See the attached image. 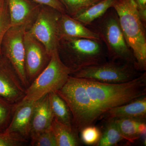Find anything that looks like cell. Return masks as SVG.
Wrapping results in <instances>:
<instances>
[{"instance_id":"cell-1","label":"cell","mask_w":146,"mask_h":146,"mask_svg":"<svg viewBox=\"0 0 146 146\" xmlns=\"http://www.w3.org/2000/svg\"><path fill=\"white\" fill-rule=\"evenodd\" d=\"M56 92L70 109L73 128L80 132L84 128L94 125L111 108L145 96L146 72L131 81L119 84L70 76L65 85Z\"/></svg>"},{"instance_id":"cell-2","label":"cell","mask_w":146,"mask_h":146,"mask_svg":"<svg viewBox=\"0 0 146 146\" xmlns=\"http://www.w3.org/2000/svg\"><path fill=\"white\" fill-rule=\"evenodd\" d=\"M112 7L117 14L120 26L133 53L136 69L146 70V27L142 23L134 0H116Z\"/></svg>"},{"instance_id":"cell-3","label":"cell","mask_w":146,"mask_h":146,"mask_svg":"<svg viewBox=\"0 0 146 146\" xmlns=\"http://www.w3.org/2000/svg\"><path fill=\"white\" fill-rule=\"evenodd\" d=\"M86 27L96 33L104 44L108 60L129 63L136 67L133 53L127 43L117 14L113 7Z\"/></svg>"},{"instance_id":"cell-4","label":"cell","mask_w":146,"mask_h":146,"mask_svg":"<svg viewBox=\"0 0 146 146\" xmlns=\"http://www.w3.org/2000/svg\"><path fill=\"white\" fill-rule=\"evenodd\" d=\"M58 54L72 73L107 60L106 47L100 39L60 38Z\"/></svg>"},{"instance_id":"cell-5","label":"cell","mask_w":146,"mask_h":146,"mask_svg":"<svg viewBox=\"0 0 146 146\" xmlns=\"http://www.w3.org/2000/svg\"><path fill=\"white\" fill-rule=\"evenodd\" d=\"M70 68L60 59L58 51L52 53L49 63L26 90L23 100L36 101L61 89L70 76Z\"/></svg>"},{"instance_id":"cell-6","label":"cell","mask_w":146,"mask_h":146,"mask_svg":"<svg viewBox=\"0 0 146 146\" xmlns=\"http://www.w3.org/2000/svg\"><path fill=\"white\" fill-rule=\"evenodd\" d=\"M141 72L132 64L106 60L84 68L70 76L103 83L119 84L133 80L141 75Z\"/></svg>"},{"instance_id":"cell-7","label":"cell","mask_w":146,"mask_h":146,"mask_svg":"<svg viewBox=\"0 0 146 146\" xmlns=\"http://www.w3.org/2000/svg\"><path fill=\"white\" fill-rule=\"evenodd\" d=\"M62 13L50 7L42 5L35 22L28 30L44 45L50 55L58 49L59 21Z\"/></svg>"},{"instance_id":"cell-8","label":"cell","mask_w":146,"mask_h":146,"mask_svg":"<svg viewBox=\"0 0 146 146\" xmlns=\"http://www.w3.org/2000/svg\"><path fill=\"white\" fill-rule=\"evenodd\" d=\"M26 30L23 26L11 27L5 35L1 49V54L10 62L26 89L29 86L25 66L24 35Z\"/></svg>"},{"instance_id":"cell-9","label":"cell","mask_w":146,"mask_h":146,"mask_svg":"<svg viewBox=\"0 0 146 146\" xmlns=\"http://www.w3.org/2000/svg\"><path fill=\"white\" fill-rule=\"evenodd\" d=\"M24 44L25 69L29 86L46 68L51 55L48 52L44 45L28 30L25 32Z\"/></svg>"},{"instance_id":"cell-10","label":"cell","mask_w":146,"mask_h":146,"mask_svg":"<svg viewBox=\"0 0 146 146\" xmlns=\"http://www.w3.org/2000/svg\"><path fill=\"white\" fill-rule=\"evenodd\" d=\"M26 90L10 62L0 55V97L17 104L25 96Z\"/></svg>"},{"instance_id":"cell-11","label":"cell","mask_w":146,"mask_h":146,"mask_svg":"<svg viewBox=\"0 0 146 146\" xmlns=\"http://www.w3.org/2000/svg\"><path fill=\"white\" fill-rule=\"evenodd\" d=\"M11 27L23 26L29 30L35 22L42 5L31 0H6Z\"/></svg>"},{"instance_id":"cell-12","label":"cell","mask_w":146,"mask_h":146,"mask_svg":"<svg viewBox=\"0 0 146 146\" xmlns=\"http://www.w3.org/2000/svg\"><path fill=\"white\" fill-rule=\"evenodd\" d=\"M35 103L36 101L23 100L17 104L6 132L18 133L29 140Z\"/></svg>"},{"instance_id":"cell-13","label":"cell","mask_w":146,"mask_h":146,"mask_svg":"<svg viewBox=\"0 0 146 146\" xmlns=\"http://www.w3.org/2000/svg\"><path fill=\"white\" fill-rule=\"evenodd\" d=\"M54 118L48 94L35 103L30 129L31 144L40 133L50 128Z\"/></svg>"},{"instance_id":"cell-14","label":"cell","mask_w":146,"mask_h":146,"mask_svg":"<svg viewBox=\"0 0 146 146\" xmlns=\"http://www.w3.org/2000/svg\"><path fill=\"white\" fill-rule=\"evenodd\" d=\"M146 117V97L144 96L132 101L111 108L102 118L108 120L132 118L144 120Z\"/></svg>"},{"instance_id":"cell-15","label":"cell","mask_w":146,"mask_h":146,"mask_svg":"<svg viewBox=\"0 0 146 146\" xmlns=\"http://www.w3.org/2000/svg\"><path fill=\"white\" fill-rule=\"evenodd\" d=\"M59 33L60 39L64 37L100 39L94 32L67 13L61 14L59 21Z\"/></svg>"},{"instance_id":"cell-16","label":"cell","mask_w":146,"mask_h":146,"mask_svg":"<svg viewBox=\"0 0 146 146\" xmlns=\"http://www.w3.org/2000/svg\"><path fill=\"white\" fill-rule=\"evenodd\" d=\"M51 129L54 135L57 146L79 145L77 133L55 118H54Z\"/></svg>"},{"instance_id":"cell-17","label":"cell","mask_w":146,"mask_h":146,"mask_svg":"<svg viewBox=\"0 0 146 146\" xmlns=\"http://www.w3.org/2000/svg\"><path fill=\"white\" fill-rule=\"evenodd\" d=\"M116 1L102 0L72 17L87 26L102 16L108 9L112 7Z\"/></svg>"},{"instance_id":"cell-18","label":"cell","mask_w":146,"mask_h":146,"mask_svg":"<svg viewBox=\"0 0 146 146\" xmlns=\"http://www.w3.org/2000/svg\"><path fill=\"white\" fill-rule=\"evenodd\" d=\"M48 96L54 118L74 129L70 111L65 101L56 92H51L48 94Z\"/></svg>"},{"instance_id":"cell-19","label":"cell","mask_w":146,"mask_h":146,"mask_svg":"<svg viewBox=\"0 0 146 146\" xmlns=\"http://www.w3.org/2000/svg\"><path fill=\"white\" fill-rule=\"evenodd\" d=\"M120 132L125 140L133 143L140 137L138 127L141 122L144 120L123 118L115 119Z\"/></svg>"},{"instance_id":"cell-20","label":"cell","mask_w":146,"mask_h":146,"mask_svg":"<svg viewBox=\"0 0 146 146\" xmlns=\"http://www.w3.org/2000/svg\"><path fill=\"white\" fill-rule=\"evenodd\" d=\"M108 122L97 146H115L120 141L125 140L119 130L115 119L108 120Z\"/></svg>"},{"instance_id":"cell-21","label":"cell","mask_w":146,"mask_h":146,"mask_svg":"<svg viewBox=\"0 0 146 146\" xmlns=\"http://www.w3.org/2000/svg\"><path fill=\"white\" fill-rule=\"evenodd\" d=\"M102 0H59L66 13L72 17L81 13L86 9Z\"/></svg>"},{"instance_id":"cell-22","label":"cell","mask_w":146,"mask_h":146,"mask_svg":"<svg viewBox=\"0 0 146 146\" xmlns=\"http://www.w3.org/2000/svg\"><path fill=\"white\" fill-rule=\"evenodd\" d=\"M17 104L10 103L0 97V133L5 132L8 127Z\"/></svg>"},{"instance_id":"cell-23","label":"cell","mask_w":146,"mask_h":146,"mask_svg":"<svg viewBox=\"0 0 146 146\" xmlns=\"http://www.w3.org/2000/svg\"><path fill=\"white\" fill-rule=\"evenodd\" d=\"M11 27L10 16L6 0H0V55L3 39Z\"/></svg>"},{"instance_id":"cell-24","label":"cell","mask_w":146,"mask_h":146,"mask_svg":"<svg viewBox=\"0 0 146 146\" xmlns=\"http://www.w3.org/2000/svg\"><path fill=\"white\" fill-rule=\"evenodd\" d=\"M80 133L82 141L87 145L97 144L102 135L99 129L94 125L84 128Z\"/></svg>"},{"instance_id":"cell-25","label":"cell","mask_w":146,"mask_h":146,"mask_svg":"<svg viewBox=\"0 0 146 146\" xmlns=\"http://www.w3.org/2000/svg\"><path fill=\"white\" fill-rule=\"evenodd\" d=\"M28 142L18 133L7 132L0 133V146H20Z\"/></svg>"},{"instance_id":"cell-26","label":"cell","mask_w":146,"mask_h":146,"mask_svg":"<svg viewBox=\"0 0 146 146\" xmlns=\"http://www.w3.org/2000/svg\"><path fill=\"white\" fill-rule=\"evenodd\" d=\"M31 144L33 146H57L51 127L40 133Z\"/></svg>"},{"instance_id":"cell-27","label":"cell","mask_w":146,"mask_h":146,"mask_svg":"<svg viewBox=\"0 0 146 146\" xmlns=\"http://www.w3.org/2000/svg\"><path fill=\"white\" fill-rule=\"evenodd\" d=\"M42 5L47 6L56 9L60 13H66L63 5L59 0H31Z\"/></svg>"},{"instance_id":"cell-28","label":"cell","mask_w":146,"mask_h":146,"mask_svg":"<svg viewBox=\"0 0 146 146\" xmlns=\"http://www.w3.org/2000/svg\"><path fill=\"white\" fill-rule=\"evenodd\" d=\"M138 8V14L144 26L146 27V0H134Z\"/></svg>"}]
</instances>
